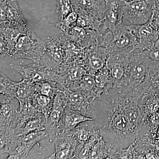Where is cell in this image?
Wrapping results in <instances>:
<instances>
[{
    "mask_svg": "<svg viewBox=\"0 0 159 159\" xmlns=\"http://www.w3.org/2000/svg\"><path fill=\"white\" fill-rule=\"evenodd\" d=\"M89 117L104 141L117 150L128 148L139 138L140 129L130 122L110 90L91 102Z\"/></svg>",
    "mask_w": 159,
    "mask_h": 159,
    "instance_id": "6da1fadb",
    "label": "cell"
},
{
    "mask_svg": "<svg viewBox=\"0 0 159 159\" xmlns=\"http://www.w3.org/2000/svg\"><path fill=\"white\" fill-rule=\"evenodd\" d=\"M20 106L17 98L0 94V140L13 135L19 120Z\"/></svg>",
    "mask_w": 159,
    "mask_h": 159,
    "instance_id": "7a4b0ae2",
    "label": "cell"
},
{
    "mask_svg": "<svg viewBox=\"0 0 159 159\" xmlns=\"http://www.w3.org/2000/svg\"><path fill=\"white\" fill-rule=\"evenodd\" d=\"M45 49V42L38 37L29 28L25 34L20 36L12 58H26L39 63L42 59Z\"/></svg>",
    "mask_w": 159,
    "mask_h": 159,
    "instance_id": "3957f363",
    "label": "cell"
},
{
    "mask_svg": "<svg viewBox=\"0 0 159 159\" xmlns=\"http://www.w3.org/2000/svg\"><path fill=\"white\" fill-rule=\"evenodd\" d=\"M10 67L17 71L22 76L23 79L35 84L49 81L62 85L66 81L64 76L48 69L45 66L39 63L18 66L10 64Z\"/></svg>",
    "mask_w": 159,
    "mask_h": 159,
    "instance_id": "277c9868",
    "label": "cell"
},
{
    "mask_svg": "<svg viewBox=\"0 0 159 159\" xmlns=\"http://www.w3.org/2000/svg\"><path fill=\"white\" fill-rule=\"evenodd\" d=\"M154 6V0H124L123 17L131 25H145L151 19Z\"/></svg>",
    "mask_w": 159,
    "mask_h": 159,
    "instance_id": "5b68a950",
    "label": "cell"
},
{
    "mask_svg": "<svg viewBox=\"0 0 159 159\" xmlns=\"http://www.w3.org/2000/svg\"><path fill=\"white\" fill-rule=\"evenodd\" d=\"M65 50L60 38L47 34L42 59L48 69L58 73L63 63Z\"/></svg>",
    "mask_w": 159,
    "mask_h": 159,
    "instance_id": "8992f818",
    "label": "cell"
},
{
    "mask_svg": "<svg viewBox=\"0 0 159 159\" xmlns=\"http://www.w3.org/2000/svg\"><path fill=\"white\" fill-rule=\"evenodd\" d=\"M15 0L1 1V26H8L26 32L29 28Z\"/></svg>",
    "mask_w": 159,
    "mask_h": 159,
    "instance_id": "52a82bcc",
    "label": "cell"
},
{
    "mask_svg": "<svg viewBox=\"0 0 159 159\" xmlns=\"http://www.w3.org/2000/svg\"><path fill=\"white\" fill-rule=\"evenodd\" d=\"M67 107L65 95L61 91H58L54 97L53 106L48 117L45 118L44 126L48 134V139L52 142L54 137L61 132L59 123Z\"/></svg>",
    "mask_w": 159,
    "mask_h": 159,
    "instance_id": "ba28073f",
    "label": "cell"
},
{
    "mask_svg": "<svg viewBox=\"0 0 159 159\" xmlns=\"http://www.w3.org/2000/svg\"><path fill=\"white\" fill-rule=\"evenodd\" d=\"M110 54L132 50L135 46L136 40L131 26L125 25L123 23L113 31Z\"/></svg>",
    "mask_w": 159,
    "mask_h": 159,
    "instance_id": "9c48e42d",
    "label": "cell"
},
{
    "mask_svg": "<svg viewBox=\"0 0 159 159\" xmlns=\"http://www.w3.org/2000/svg\"><path fill=\"white\" fill-rule=\"evenodd\" d=\"M55 152L47 159H73L75 149L79 142L69 132H61L52 142Z\"/></svg>",
    "mask_w": 159,
    "mask_h": 159,
    "instance_id": "30bf717a",
    "label": "cell"
},
{
    "mask_svg": "<svg viewBox=\"0 0 159 159\" xmlns=\"http://www.w3.org/2000/svg\"><path fill=\"white\" fill-rule=\"evenodd\" d=\"M47 138H48V134L46 129L35 131L25 135L18 136L17 146L9 154V158L11 159L26 158L35 144Z\"/></svg>",
    "mask_w": 159,
    "mask_h": 159,
    "instance_id": "8fae6325",
    "label": "cell"
},
{
    "mask_svg": "<svg viewBox=\"0 0 159 159\" xmlns=\"http://www.w3.org/2000/svg\"><path fill=\"white\" fill-rule=\"evenodd\" d=\"M124 0H107L104 21L101 28V34L109 29L113 31L122 23Z\"/></svg>",
    "mask_w": 159,
    "mask_h": 159,
    "instance_id": "7c38bea8",
    "label": "cell"
},
{
    "mask_svg": "<svg viewBox=\"0 0 159 159\" xmlns=\"http://www.w3.org/2000/svg\"><path fill=\"white\" fill-rule=\"evenodd\" d=\"M136 37L137 44L134 51L143 52L153 47L159 38V35L156 29L149 22L145 25H136Z\"/></svg>",
    "mask_w": 159,
    "mask_h": 159,
    "instance_id": "4fadbf2b",
    "label": "cell"
},
{
    "mask_svg": "<svg viewBox=\"0 0 159 159\" xmlns=\"http://www.w3.org/2000/svg\"><path fill=\"white\" fill-rule=\"evenodd\" d=\"M26 32L15 28L1 26V57L8 55L12 57L18 40Z\"/></svg>",
    "mask_w": 159,
    "mask_h": 159,
    "instance_id": "5bb4252c",
    "label": "cell"
},
{
    "mask_svg": "<svg viewBox=\"0 0 159 159\" xmlns=\"http://www.w3.org/2000/svg\"><path fill=\"white\" fill-rule=\"evenodd\" d=\"M66 99V107L86 116L90 117L91 101L82 93L66 88L62 91Z\"/></svg>",
    "mask_w": 159,
    "mask_h": 159,
    "instance_id": "9a60e30c",
    "label": "cell"
},
{
    "mask_svg": "<svg viewBox=\"0 0 159 159\" xmlns=\"http://www.w3.org/2000/svg\"><path fill=\"white\" fill-rule=\"evenodd\" d=\"M68 89L82 93L91 100V102L103 92L97 86L95 76L89 74H86L81 79L71 84Z\"/></svg>",
    "mask_w": 159,
    "mask_h": 159,
    "instance_id": "2e32d148",
    "label": "cell"
},
{
    "mask_svg": "<svg viewBox=\"0 0 159 159\" xmlns=\"http://www.w3.org/2000/svg\"><path fill=\"white\" fill-rule=\"evenodd\" d=\"M76 11L89 12L100 19H104L107 0H70Z\"/></svg>",
    "mask_w": 159,
    "mask_h": 159,
    "instance_id": "e0dca14e",
    "label": "cell"
},
{
    "mask_svg": "<svg viewBox=\"0 0 159 159\" xmlns=\"http://www.w3.org/2000/svg\"><path fill=\"white\" fill-rule=\"evenodd\" d=\"M58 74L66 77L68 88L71 84L78 81L87 74V71L84 66L81 59L70 63L62 64Z\"/></svg>",
    "mask_w": 159,
    "mask_h": 159,
    "instance_id": "ac0fdd59",
    "label": "cell"
},
{
    "mask_svg": "<svg viewBox=\"0 0 159 159\" xmlns=\"http://www.w3.org/2000/svg\"><path fill=\"white\" fill-rule=\"evenodd\" d=\"M93 119L72 110L66 107L59 123L60 132H69L73 130L80 123Z\"/></svg>",
    "mask_w": 159,
    "mask_h": 159,
    "instance_id": "d6986e66",
    "label": "cell"
},
{
    "mask_svg": "<svg viewBox=\"0 0 159 159\" xmlns=\"http://www.w3.org/2000/svg\"><path fill=\"white\" fill-rule=\"evenodd\" d=\"M45 117L41 113L36 117L21 122L15 129L13 136H21L35 131L46 129L44 126Z\"/></svg>",
    "mask_w": 159,
    "mask_h": 159,
    "instance_id": "ffe728a7",
    "label": "cell"
},
{
    "mask_svg": "<svg viewBox=\"0 0 159 159\" xmlns=\"http://www.w3.org/2000/svg\"><path fill=\"white\" fill-rule=\"evenodd\" d=\"M60 38L65 50V58L63 64L75 62L84 58V49L70 40L64 34H63Z\"/></svg>",
    "mask_w": 159,
    "mask_h": 159,
    "instance_id": "44dd1931",
    "label": "cell"
},
{
    "mask_svg": "<svg viewBox=\"0 0 159 159\" xmlns=\"http://www.w3.org/2000/svg\"><path fill=\"white\" fill-rule=\"evenodd\" d=\"M76 11L78 14L77 26L87 30L96 31L101 34V28L104 19H100L94 15L86 11L81 10Z\"/></svg>",
    "mask_w": 159,
    "mask_h": 159,
    "instance_id": "7402d4cb",
    "label": "cell"
},
{
    "mask_svg": "<svg viewBox=\"0 0 159 159\" xmlns=\"http://www.w3.org/2000/svg\"><path fill=\"white\" fill-rule=\"evenodd\" d=\"M96 129L93 120H88L80 123L69 132L80 143H84L90 139Z\"/></svg>",
    "mask_w": 159,
    "mask_h": 159,
    "instance_id": "603a6c76",
    "label": "cell"
},
{
    "mask_svg": "<svg viewBox=\"0 0 159 159\" xmlns=\"http://www.w3.org/2000/svg\"><path fill=\"white\" fill-rule=\"evenodd\" d=\"M146 83L148 87L147 93L159 96V63L152 61Z\"/></svg>",
    "mask_w": 159,
    "mask_h": 159,
    "instance_id": "cb8c5ba5",
    "label": "cell"
},
{
    "mask_svg": "<svg viewBox=\"0 0 159 159\" xmlns=\"http://www.w3.org/2000/svg\"><path fill=\"white\" fill-rule=\"evenodd\" d=\"M54 98L36 92L32 97V102L38 111L43 114L46 118L51 112Z\"/></svg>",
    "mask_w": 159,
    "mask_h": 159,
    "instance_id": "d4e9b609",
    "label": "cell"
},
{
    "mask_svg": "<svg viewBox=\"0 0 159 159\" xmlns=\"http://www.w3.org/2000/svg\"><path fill=\"white\" fill-rule=\"evenodd\" d=\"M19 121L18 125L27 119L36 117L41 113L38 111L32 102V98L19 99Z\"/></svg>",
    "mask_w": 159,
    "mask_h": 159,
    "instance_id": "484cf974",
    "label": "cell"
},
{
    "mask_svg": "<svg viewBox=\"0 0 159 159\" xmlns=\"http://www.w3.org/2000/svg\"><path fill=\"white\" fill-rule=\"evenodd\" d=\"M110 144L106 142L102 137L93 146L89 159L106 158L108 155H111V150H117Z\"/></svg>",
    "mask_w": 159,
    "mask_h": 159,
    "instance_id": "4316f807",
    "label": "cell"
},
{
    "mask_svg": "<svg viewBox=\"0 0 159 159\" xmlns=\"http://www.w3.org/2000/svg\"><path fill=\"white\" fill-rule=\"evenodd\" d=\"M16 85L17 82L11 81L6 75L1 73L0 93L9 97H15Z\"/></svg>",
    "mask_w": 159,
    "mask_h": 159,
    "instance_id": "83f0119b",
    "label": "cell"
},
{
    "mask_svg": "<svg viewBox=\"0 0 159 159\" xmlns=\"http://www.w3.org/2000/svg\"><path fill=\"white\" fill-rule=\"evenodd\" d=\"M58 91V84L56 83L46 81L36 84V92L45 96L54 98Z\"/></svg>",
    "mask_w": 159,
    "mask_h": 159,
    "instance_id": "f1b7e54d",
    "label": "cell"
},
{
    "mask_svg": "<svg viewBox=\"0 0 159 159\" xmlns=\"http://www.w3.org/2000/svg\"><path fill=\"white\" fill-rule=\"evenodd\" d=\"M77 18L78 14L74 9L61 20L57 22L56 27L61 29L64 33H66L72 27L77 25Z\"/></svg>",
    "mask_w": 159,
    "mask_h": 159,
    "instance_id": "f546056e",
    "label": "cell"
},
{
    "mask_svg": "<svg viewBox=\"0 0 159 159\" xmlns=\"http://www.w3.org/2000/svg\"><path fill=\"white\" fill-rule=\"evenodd\" d=\"M56 11L58 16V21L61 20L74 9L70 0H57Z\"/></svg>",
    "mask_w": 159,
    "mask_h": 159,
    "instance_id": "4dcf8cb0",
    "label": "cell"
},
{
    "mask_svg": "<svg viewBox=\"0 0 159 159\" xmlns=\"http://www.w3.org/2000/svg\"><path fill=\"white\" fill-rule=\"evenodd\" d=\"M142 52L152 61L159 63V38L152 48Z\"/></svg>",
    "mask_w": 159,
    "mask_h": 159,
    "instance_id": "1f68e13d",
    "label": "cell"
},
{
    "mask_svg": "<svg viewBox=\"0 0 159 159\" xmlns=\"http://www.w3.org/2000/svg\"><path fill=\"white\" fill-rule=\"evenodd\" d=\"M149 22L157 31L159 35V9L154 6L153 13Z\"/></svg>",
    "mask_w": 159,
    "mask_h": 159,
    "instance_id": "d6a6232c",
    "label": "cell"
},
{
    "mask_svg": "<svg viewBox=\"0 0 159 159\" xmlns=\"http://www.w3.org/2000/svg\"><path fill=\"white\" fill-rule=\"evenodd\" d=\"M155 145L157 150L159 151V139L156 141L155 142Z\"/></svg>",
    "mask_w": 159,
    "mask_h": 159,
    "instance_id": "836d02e7",
    "label": "cell"
},
{
    "mask_svg": "<svg viewBox=\"0 0 159 159\" xmlns=\"http://www.w3.org/2000/svg\"><path fill=\"white\" fill-rule=\"evenodd\" d=\"M154 6L159 9V0H154Z\"/></svg>",
    "mask_w": 159,
    "mask_h": 159,
    "instance_id": "e575fe53",
    "label": "cell"
},
{
    "mask_svg": "<svg viewBox=\"0 0 159 159\" xmlns=\"http://www.w3.org/2000/svg\"><path fill=\"white\" fill-rule=\"evenodd\" d=\"M157 136L158 138L159 139V125L158 127V129H157Z\"/></svg>",
    "mask_w": 159,
    "mask_h": 159,
    "instance_id": "d590c367",
    "label": "cell"
},
{
    "mask_svg": "<svg viewBox=\"0 0 159 159\" xmlns=\"http://www.w3.org/2000/svg\"><path fill=\"white\" fill-rule=\"evenodd\" d=\"M124 1H134V0H124Z\"/></svg>",
    "mask_w": 159,
    "mask_h": 159,
    "instance_id": "8d00e7d4",
    "label": "cell"
},
{
    "mask_svg": "<svg viewBox=\"0 0 159 159\" xmlns=\"http://www.w3.org/2000/svg\"><path fill=\"white\" fill-rule=\"evenodd\" d=\"M1 1H2V0H1Z\"/></svg>",
    "mask_w": 159,
    "mask_h": 159,
    "instance_id": "74e56055",
    "label": "cell"
}]
</instances>
